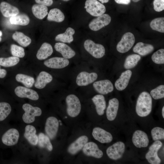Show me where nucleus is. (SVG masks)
<instances>
[{
	"mask_svg": "<svg viewBox=\"0 0 164 164\" xmlns=\"http://www.w3.org/2000/svg\"><path fill=\"white\" fill-rule=\"evenodd\" d=\"M152 107V99L150 94L146 91L142 92L137 99L136 105V112L141 117H145L151 112Z\"/></svg>",
	"mask_w": 164,
	"mask_h": 164,
	"instance_id": "obj_1",
	"label": "nucleus"
},
{
	"mask_svg": "<svg viewBox=\"0 0 164 164\" xmlns=\"http://www.w3.org/2000/svg\"><path fill=\"white\" fill-rule=\"evenodd\" d=\"M67 112L71 117H75L80 114L81 110V104L78 97L73 94H70L66 97Z\"/></svg>",
	"mask_w": 164,
	"mask_h": 164,
	"instance_id": "obj_2",
	"label": "nucleus"
},
{
	"mask_svg": "<svg viewBox=\"0 0 164 164\" xmlns=\"http://www.w3.org/2000/svg\"><path fill=\"white\" fill-rule=\"evenodd\" d=\"M84 45L86 51L95 58H101L105 54V51L104 46L100 44L96 43L91 39L86 40Z\"/></svg>",
	"mask_w": 164,
	"mask_h": 164,
	"instance_id": "obj_3",
	"label": "nucleus"
},
{
	"mask_svg": "<svg viewBox=\"0 0 164 164\" xmlns=\"http://www.w3.org/2000/svg\"><path fill=\"white\" fill-rule=\"evenodd\" d=\"M22 108L25 111L22 115V120L27 124L32 123L35 120V117L40 116L42 114V111L40 108L32 106L29 104H23Z\"/></svg>",
	"mask_w": 164,
	"mask_h": 164,
	"instance_id": "obj_4",
	"label": "nucleus"
},
{
	"mask_svg": "<svg viewBox=\"0 0 164 164\" xmlns=\"http://www.w3.org/2000/svg\"><path fill=\"white\" fill-rule=\"evenodd\" d=\"M85 5L86 11L94 16H98L106 12L105 6L97 0H86Z\"/></svg>",
	"mask_w": 164,
	"mask_h": 164,
	"instance_id": "obj_5",
	"label": "nucleus"
},
{
	"mask_svg": "<svg viewBox=\"0 0 164 164\" xmlns=\"http://www.w3.org/2000/svg\"><path fill=\"white\" fill-rule=\"evenodd\" d=\"M135 41V37L132 33L131 32L126 33L118 43L116 46L117 50L121 53L127 52L133 46Z\"/></svg>",
	"mask_w": 164,
	"mask_h": 164,
	"instance_id": "obj_6",
	"label": "nucleus"
},
{
	"mask_svg": "<svg viewBox=\"0 0 164 164\" xmlns=\"http://www.w3.org/2000/svg\"><path fill=\"white\" fill-rule=\"evenodd\" d=\"M162 145V142L157 140L154 142L149 147V151L145 155V158L151 164H159L161 160L158 156L157 152Z\"/></svg>",
	"mask_w": 164,
	"mask_h": 164,
	"instance_id": "obj_7",
	"label": "nucleus"
},
{
	"mask_svg": "<svg viewBox=\"0 0 164 164\" xmlns=\"http://www.w3.org/2000/svg\"><path fill=\"white\" fill-rule=\"evenodd\" d=\"M125 149L124 143L122 142H118L107 149L106 154L110 159L117 160L121 158L124 152Z\"/></svg>",
	"mask_w": 164,
	"mask_h": 164,
	"instance_id": "obj_8",
	"label": "nucleus"
},
{
	"mask_svg": "<svg viewBox=\"0 0 164 164\" xmlns=\"http://www.w3.org/2000/svg\"><path fill=\"white\" fill-rule=\"evenodd\" d=\"M111 18L108 14H104L92 20L89 24V27L92 30L97 31L108 25Z\"/></svg>",
	"mask_w": 164,
	"mask_h": 164,
	"instance_id": "obj_9",
	"label": "nucleus"
},
{
	"mask_svg": "<svg viewBox=\"0 0 164 164\" xmlns=\"http://www.w3.org/2000/svg\"><path fill=\"white\" fill-rule=\"evenodd\" d=\"M98 75L96 73L82 71L77 76L76 83L79 86H86L95 81Z\"/></svg>",
	"mask_w": 164,
	"mask_h": 164,
	"instance_id": "obj_10",
	"label": "nucleus"
},
{
	"mask_svg": "<svg viewBox=\"0 0 164 164\" xmlns=\"http://www.w3.org/2000/svg\"><path fill=\"white\" fill-rule=\"evenodd\" d=\"M59 126V121L55 117L50 116L47 119L45 130L47 135L51 139H53L56 137Z\"/></svg>",
	"mask_w": 164,
	"mask_h": 164,
	"instance_id": "obj_11",
	"label": "nucleus"
},
{
	"mask_svg": "<svg viewBox=\"0 0 164 164\" xmlns=\"http://www.w3.org/2000/svg\"><path fill=\"white\" fill-rule=\"evenodd\" d=\"M19 136V133L17 130L14 128H10L3 134L2 141L5 145L12 146L17 144Z\"/></svg>",
	"mask_w": 164,
	"mask_h": 164,
	"instance_id": "obj_12",
	"label": "nucleus"
},
{
	"mask_svg": "<svg viewBox=\"0 0 164 164\" xmlns=\"http://www.w3.org/2000/svg\"><path fill=\"white\" fill-rule=\"evenodd\" d=\"M93 86L95 90L101 94H106L112 92L114 86L112 82L108 80H100L94 82Z\"/></svg>",
	"mask_w": 164,
	"mask_h": 164,
	"instance_id": "obj_13",
	"label": "nucleus"
},
{
	"mask_svg": "<svg viewBox=\"0 0 164 164\" xmlns=\"http://www.w3.org/2000/svg\"><path fill=\"white\" fill-rule=\"evenodd\" d=\"M132 141L135 146L138 148L147 147L149 143V139L147 134L140 130H136L134 132Z\"/></svg>",
	"mask_w": 164,
	"mask_h": 164,
	"instance_id": "obj_14",
	"label": "nucleus"
},
{
	"mask_svg": "<svg viewBox=\"0 0 164 164\" xmlns=\"http://www.w3.org/2000/svg\"><path fill=\"white\" fill-rule=\"evenodd\" d=\"M69 61L64 57H55L46 60L44 64L46 67L53 69H59L64 68L68 65Z\"/></svg>",
	"mask_w": 164,
	"mask_h": 164,
	"instance_id": "obj_15",
	"label": "nucleus"
},
{
	"mask_svg": "<svg viewBox=\"0 0 164 164\" xmlns=\"http://www.w3.org/2000/svg\"><path fill=\"white\" fill-rule=\"evenodd\" d=\"M92 135L95 140L102 143H110L113 139L110 133L98 127L93 129Z\"/></svg>",
	"mask_w": 164,
	"mask_h": 164,
	"instance_id": "obj_16",
	"label": "nucleus"
},
{
	"mask_svg": "<svg viewBox=\"0 0 164 164\" xmlns=\"http://www.w3.org/2000/svg\"><path fill=\"white\" fill-rule=\"evenodd\" d=\"M84 153L87 156L96 158H101L103 155V152L98 145L93 142H87L83 148Z\"/></svg>",
	"mask_w": 164,
	"mask_h": 164,
	"instance_id": "obj_17",
	"label": "nucleus"
},
{
	"mask_svg": "<svg viewBox=\"0 0 164 164\" xmlns=\"http://www.w3.org/2000/svg\"><path fill=\"white\" fill-rule=\"evenodd\" d=\"M15 92L17 96L21 98H27L34 101L37 100L39 98L36 91L22 86H19L16 87Z\"/></svg>",
	"mask_w": 164,
	"mask_h": 164,
	"instance_id": "obj_18",
	"label": "nucleus"
},
{
	"mask_svg": "<svg viewBox=\"0 0 164 164\" xmlns=\"http://www.w3.org/2000/svg\"><path fill=\"white\" fill-rule=\"evenodd\" d=\"M88 140V138L87 136H80L69 146L67 148V152L72 155L76 154L83 149Z\"/></svg>",
	"mask_w": 164,
	"mask_h": 164,
	"instance_id": "obj_19",
	"label": "nucleus"
},
{
	"mask_svg": "<svg viewBox=\"0 0 164 164\" xmlns=\"http://www.w3.org/2000/svg\"><path fill=\"white\" fill-rule=\"evenodd\" d=\"M132 72L130 70H126L122 72L119 78L116 81L115 87L118 91H121L127 87L132 75Z\"/></svg>",
	"mask_w": 164,
	"mask_h": 164,
	"instance_id": "obj_20",
	"label": "nucleus"
},
{
	"mask_svg": "<svg viewBox=\"0 0 164 164\" xmlns=\"http://www.w3.org/2000/svg\"><path fill=\"white\" fill-rule=\"evenodd\" d=\"M119 105V101L117 99L114 98L109 100L106 111L107 118L109 121H112L115 118Z\"/></svg>",
	"mask_w": 164,
	"mask_h": 164,
	"instance_id": "obj_21",
	"label": "nucleus"
},
{
	"mask_svg": "<svg viewBox=\"0 0 164 164\" xmlns=\"http://www.w3.org/2000/svg\"><path fill=\"white\" fill-rule=\"evenodd\" d=\"M56 50L60 53L63 57L70 59L76 55L75 51L70 46L63 43H56L54 46Z\"/></svg>",
	"mask_w": 164,
	"mask_h": 164,
	"instance_id": "obj_22",
	"label": "nucleus"
},
{
	"mask_svg": "<svg viewBox=\"0 0 164 164\" xmlns=\"http://www.w3.org/2000/svg\"><path fill=\"white\" fill-rule=\"evenodd\" d=\"M0 10L3 16L6 17L14 16L19 13V10L17 7L5 2L0 3Z\"/></svg>",
	"mask_w": 164,
	"mask_h": 164,
	"instance_id": "obj_23",
	"label": "nucleus"
},
{
	"mask_svg": "<svg viewBox=\"0 0 164 164\" xmlns=\"http://www.w3.org/2000/svg\"><path fill=\"white\" fill-rule=\"evenodd\" d=\"M52 80L53 77L50 74L46 71H41L36 78L35 87L38 89H43Z\"/></svg>",
	"mask_w": 164,
	"mask_h": 164,
	"instance_id": "obj_24",
	"label": "nucleus"
},
{
	"mask_svg": "<svg viewBox=\"0 0 164 164\" xmlns=\"http://www.w3.org/2000/svg\"><path fill=\"white\" fill-rule=\"evenodd\" d=\"M35 128L31 125H27L25 129L24 135L25 138L32 145H36L38 142V136L36 134Z\"/></svg>",
	"mask_w": 164,
	"mask_h": 164,
	"instance_id": "obj_25",
	"label": "nucleus"
},
{
	"mask_svg": "<svg viewBox=\"0 0 164 164\" xmlns=\"http://www.w3.org/2000/svg\"><path fill=\"white\" fill-rule=\"evenodd\" d=\"M92 100L95 106L97 113L99 115H102L104 113L106 108V102L102 94H97L94 96Z\"/></svg>",
	"mask_w": 164,
	"mask_h": 164,
	"instance_id": "obj_26",
	"label": "nucleus"
},
{
	"mask_svg": "<svg viewBox=\"0 0 164 164\" xmlns=\"http://www.w3.org/2000/svg\"><path fill=\"white\" fill-rule=\"evenodd\" d=\"M154 50V47L152 45L139 42L134 46L133 50L142 56H145L152 52Z\"/></svg>",
	"mask_w": 164,
	"mask_h": 164,
	"instance_id": "obj_27",
	"label": "nucleus"
},
{
	"mask_svg": "<svg viewBox=\"0 0 164 164\" xmlns=\"http://www.w3.org/2000/svg\"><path fill=\"white\" fill-rule=\"evenodd\" d=\"M53 52L52 46L49 43H44L41 45L36 54L39 60H43L50 56Z\"/></svg>",
	"mask_w": 164,
	"mask_h": 164,
	"instance_id": "obj_28",
	"label": "nucleus"
},
{
	"mask_svg": "<svg viewBox=\"0 0 164 164\" xmlns=\"http://www.w3.org/2000/svg\"><path fill=\"white\" fill-rule=\"evenodd\" d=\"M75 33V30L73 28L68 27L64 33L57 35L55 38V40L63 43H70L73 40V35Z\"/></svg>",
	"mask_w": 164,
	"mask_h": 164,
	"instance_id": "obj_29",
	"label": "nucleus"
},
{
	"mask_svg": "<svg viewBox=\"0 0 164 164\" xmlns=\"http://www.w3.org/2000/svg\"><path fill=\"white\" fill-rule=\"evenodd\" d=\"M33 15L40 19H43L48 14L47 6L39 4H35L32 7Z\"/></svg>",
	"mask_w": 164,
	"mask_h": 164,
	"instance_id": "obj_30",
	"label": "nucleus"
},
{
	"mask_svg": "<svg viewBox=\"0 0 164 164\" xmlns=\"http://www.w3.org/2000/svg\"><path fill=\"white\" fill-rule=\"evenodd\" d=\"M65 19L63 13L59 9L54 8L51 9L48 13L47 19L49 21L60 22Z\"/></svg>",
	"mask_w": 164,
	"mask_h": 164,
	"instance_id": "obj_31",
	"label": "nucleus"
},
{
	"mask_svg": "<svg viewBox=\"0 0 164 164\" xmlns=\"http://www.w3.org/2000/svg\"><path fill=\"white\" fill-rule=\"evenodd\" d=\"M12 39L23 47H26L31 43V39L22 32L16 31L12 36Z\"/></svg>",
	"mask_w": 164,
	"mask_h": 164,
	"instance_id": "obj_32",
	"label": "nucleus"
},
{
	"mask_svg": "<svg viewBox=\"0 0 164 164\" xmlns=\"http://www.w3.org/2000/svg\"><path fill=\"white\" fill-rule=\"evenodd\" d=\"M10 23L12 25L26 26L28 25L30 22L29 17L24 14H18L10 19Z\"/></svg>",
	"mask_w": 164,
	"mask_h": 164,
	"instance_id": "obj_33",
	"label": "nucleus"
},
{
	"mask_svg": "<svg viewBox=\"0 0 164 164\" xmlns=\"http://www.w3.org/2000/svg\"><path fill=\"white\" fill-rule=\"evenodd\" d=\"M141 59L140 56L136 54L128 55L126 58L124 66L126 69H129L134 67Z\"/></svg>",
	"mask_w": 164,
	"mask_h": 164,
	"instance_id": "obj_34",
	"label": "nucleus"
},
{
	"mask_svg": "<svg viewBox=\"0 0 164 164\" xmlns=\"http://www.w3.org/2000/svg\"><path fill=\"white\" fill-rule=\"evenodd\" d=\"M38 143L41 148H45L50 151L53 150V146L49 137L43 133H40L39 134Z\"/></svg>",
	"mask_w": 164,
	"mask_h": 164,
	"instance_id": "obj_35",
	"label": "nucleus"
},
{
	"mask_svg": "<svg viewBox=\"0 0 164 164\" xmlns=\"http://www.w3.org/2000/svg\"><path fill=\"white\" fill-rule=\"evenodd\" d=\"M15 79L17 81L22 83L28 88L32 87L35 82L33 77L22 74H17Z\"/></svg>",
	"mask_w": 164,
	"mask_h": 164,
	"instance_id": "obj_36",
	"label": "nucleus"
},
{
	"mask_svg": "<svg viewBox=\"0 0 164 164\" xmlns=\"http://www.w3.org/2000/svg\"><path fill=\"white\" fill-rule=\"evenodd\" d=\"M150 26L153 30L164 32V18L159 17L152 20L150 23Z\"/></svg>",
	"mask_w": 164,
	"mask_h": 164,
	"instance_id": "obj_37",
	"label": "nucleus"
},
{
	"mask_svg": "<svg viewBox=\"0 0 164 164\" xmlns=\"http://www.w3.org/2000/svg\"><path fill=\"white\" fill-rule=\"evenodd\" d=\"M11 110L9 104L5 102H0V121L4 120L10 114Z\"/></svg>",
	"mask_w": 164,
	"mask_h": 164,
	"instance_id": "obj_38",
	"label": "nucleus"
},
{
	"mask_svg": "<svg viewBox=\"0 0 164 164\" xmlns=\"http://www.w3.org/2000/svg\"><path fill=\"white\" fill-rule=\"evenodd\" d=\"M19 61V58L14 56L6 58H0V65L4 67H10L15 66Z\"/></svg>",
	"mask_w": 164,
	"mask_h": 164,
	"instance_id": "obj_39",
	"label": "nucleus"
},
{
	"mask_svg": "<svg viewBox=\"0 0 164 164\" xmlns=\"http://www.w3.org/2000/svg\"><path fill=\"white\" fill-rule=\"evenodd\" d=\"M152 139L155 141L164 139V129L159 127L153 128L151 131Z\"/></svg>",
	"mask_w": 164,
	"mask_h": 164,
	"instance_id": "obj_40",
	"label": "nucleus"
},
{
	"mask_svg": "<svg viewBox=\"0 0 164 164\" xmlns=\"http://www.w3.org/2000/svg\"><path fill=\"white\" fill-rule=\"evenodd\" d=\"M152 61L157 64L164 63V49H160L155 52L152 56Z\"/></svg>",
	"mask_w": 164,
	"mask_h": 164,
	"instance_id": "obj_41",
	"label": "nucleus"
},
{
	"mask_svg": "<svg viewBox=\"0 0 164 164\" xmlns=\"http://www.w3.org/2000/svg\"><path fill=\"white\" fill-rule=\"evenodd\" d=\"M151 96L155 99L157 100L164 97V85H161L150 91Z\"/></svg>",
	"mask_w": 164,
	"mask_h": 164,
	"instance_id": "obj_42",
	"label": "nucleus"
},
{
	"mask_svg": "<svg viewBox=\"0 0 164 164\" xmlns=\"http://www.w3.org/2000/svg\"><path fill=\"white\" fill-rule=\"evenodd\" d=\"M10 50L11 53L13 56L22 58L25 55L24 49L20 46L12 44L11 46Z\"/></svg>",
	"mask_w": 164,
	"mask_h": 164,
	"instance_id": "obj_43",
	"label": "nucleus"
},
{
	"mask_svg": "<svg viewBox=\"0 0 164 164\" xmlns=\"http://www.w3.org/2000/svg\"><path fill=\"white\" fill-rule=\"evenodd\" d=\"M154 9L157 12H161L164 9V0H154L153 2Z\"/></svg>",
	"mask_w": 164,
	"mask_h": 164,
	"instance_id": "obj_44",
	"label": "nucleus"
},
{
	"mask_svg": "<svg viewBox=\"0 0 164 164\" xmlns=\"http://www.w3.org/2000/svg\"><path fill=\"white\" fill-rule=\"evenodd\" d=\"M35 2L39 4L44 5L46 6H50L52 5L53 3V0H35Z\"/></svg>",
	"mask_w": 164,
	"mask_h": 164,
	"instance_id": "obj_45",
	"label": "nucleus"
},
{
	"mask_svg": "<svg viewBox=\"0 0 164 164\" xmlns=\"http://www.w3.org/2000/svg\"><path fill=\"white\" fill-rule=\"evenodd\" d=\"M131 0H114L115 2L118 4L123 5H128L130 2Z\"/></svg>",
	"mask_w": 164,
	"mask_h": 164,
	"instance_id": "obj_46",
	"label": "nucleus"
},
{
	"mask_svg": "<svg viewBox=\"0 0 164 164\" xmlns=\"http://www.w3.org/2000/svg\"><path fill=\"white\" fill-rule=\"evenodd\" d=\"M6 74V71L4 69H0V78L4 77Z\"/></svg>",
	"mask_w": 164,
	"mask_h": 164,
	"instance_id": "obj_47",
	"label": "nucleus"
},
{
	"mask_svg": "<svg viewBox=\"0 0 164 164\" xmlns=\"http://www.w3.org/2000/svg\"><path fill=\"white\" fill-rule=\"evenodd\" d=\"M101 2L102 4L104 3H107L108 2L109 0H98Z\"/></svg>",
	"mask_w": 164,
	"mask_h": 164,
	"instance_id": "obj_48",
	"label": "nucleus"
},
{
	"mask_svg": "<svg viewBox=\"0 0 164 164\" xmlns=\"http://www.w3.org/2000/svg\"><path fill=\"white\" fill-rule=\"evenodd\" d=\"M162 114L163 118H164V107H162Z\"/></svg>",
	"mask_w": 164,
	"mask_h": 164,
	"instance_id": "obj_49",
	"label": "nucleus"
},
{
	"mask_svg": "<svg viewBox=\"0 0 164 164\" xmlns=\"http://www.w3.org/2000/svg\"><path fill=\"white\" fill-rule=\"evenodd\" d=\"M2 32L1 31H0V42L2 40L1 36H2Z\"/></svg>",
	"mask_w": 164,
	"mask_h": 164,
	"instance_id": "obj_50",
	"label": "nucleus"
},
{
	"mask_svg": "<svg viewBox=\"0 0 164 164\" xmlns=\"http://www.w3.org/2000/svg\"><path fill=\"white\" fill-rule=\"evenodd\" d=\"M141 0H132V1L134 2H137Z\"/></svg>",
	"mask_w": 164,
	"mask_h": 164,
	"instance_id": "obj_51",
	"label": "nucleus"
},
{
	"mask_svg": "<svg viewBox=\"0 0 164 164\" xmlns=\"http://www.w3.org/2000/svg\"><path fill=\"white\" fill-rule=\"evenodd\" d=\"M63 0V1H69L70 0Z\"/></svg>",
	"mask_w": 164,
	"mask_h": 164,
	"instance_id": "obj_52",
	"label": "nucleus"
}]
</instances>
